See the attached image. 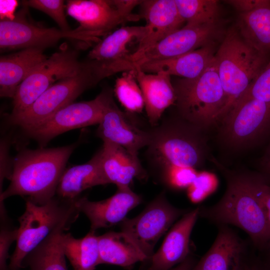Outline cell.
<instances>
[{"label": "cell", "instance_id": "1", "mask_svg": "<svg viewBox=\"0 0 270 270\" xmlns=\"http://www.w3.org/2000/svg\"><path fill=\"white\" fill-rule=\"evenodd\" d=\"M224 176V194L216 204L200 207L199 216L217 226L241 228L258 251L269 240L270 235L264 205L255 186V174L225 171Z\"/></svg>", "mask_w": 270, "mask_h": 270}, {"label": "cell", "instance_id": "2", "mask_svg": "<svg viewBox=\"0 0 270 270\" xmlns=\"http://www.w3.org/2000/svg\"><path fill=\"white\" fill-rule=\"evenodd\" d=\"M76 146V144H74L21 150L14 160L10 184L0 194V204L13 196L25 197L38 204L54 198L66 162Z\"/></svg>", "mask_w": 270, "mask_h": 270}, {"label": "cell", "instance_id": "3", "mask_svg": "<svg viewBox=\"0 0 270 270\" xmlns=\"http://www.w3.org/2000/svg\"><path fill=\"white\" fill-rule=\"evenodd\" d=\"M270 54L251 45L236 26L226 31L214 56L226 103L218 122L246 91L266 66Z\"/></svg>", "mask_w": 270, "mask_h": 270}, {"label": "cell", "instance_id": "4", "mask_svg": "<svg viewBox=\"0 0 270 270\" xmlns=\"http://www.w3.org/2000/svg\"><path fill=\"white\" fill-rule=\"evenodd\" d=\"M201 130L180 116L165 118L149 130L148 156L161 169L168 166L199 168L206 156Z\"/></svg>", "mask_w": 270, "mask_h": 270}, {"label": "cell", "instance_id": "5", "mask_svg": "<svg viewBox=\"0 0 270 270\" xmlns=\"http://www.w3.org/2000/svg\"><path fill=\"white\" fill-rule=\"evenodd\" d=\"M74 200L53 198L38 204L26 200V208L18 220L16 248L10 258V270H20L27 255L57 228H68L79 214Z\"/></svg>", "mask_w": 270, "mask_h": 270}, {"label": "cell", "instance_id": "6", "mask_svg": "<svg viewBox=\"0 0 270 270\" xmlns=\"http://www.w3.org/2000/svg\"><path fill=\"white\" fill-rule=\"evenodd\" d=\"M109 76L101 62L89 59L82 62L81 68L74 75L52 85L23 112L10 114L9 122L24 130L32 128L74 102L84 91Z\"/></svg>", "mask_w": 270, "mask_h": 270}, {"label": "cell", "instance_id": "7", "mask_svg": "<svg viewBox=\"0 0 270 270\" xmlns=\"http://www.w3.org/2000/svg\"><path fill=\"white\" fill-rule=\"evenodd\" d=\"M179 116L200 130L218 122L226 96L215 60L198 77L172 82Z\"/></svg>", "mask_w": 270, "mask_h": 270}, {"label": "cell", "instance_id": "8", "mask_svg": "<svg viewBox=\"0 0 270 270\" xmlns=\"http://www.w3.org/2000/svg\"><path fill=\"white\" fill-rule=\"evenodd\" d=\"M82 64L76 51L66 45L62 46L58 52L38 65L18 86L13 98L10 115L24 112L52 85L74 75Z\"/></svg>", "mask_w": 270, "mask_h": 270}, {"label": "cell", "instance_id": "9", "mask_svg": "<svg viewBox=\"0 0 270 270\" xmlns=\"http://www.w3.org/2000/svg\"><path fill=\"white\" fill-rule=\"evenodd\" d=\"M220 122L222 136L230 146L256 144L270 134V104L254 98L239 99Z\"/></svg>", "mask_w": 270, "mask_h": 270}, {"label": "cell", "instance_id": "10", "mask_svg": "<svg viewBox=\"0 0 270 270\" xmlns=\"http://www.w3.org/2000/svg\"><path fill=\"white\" fill-rule=\"evenodd\" d=\"M63 38H68L90 45L99 42V38L79 30L64 31L54 28H44L30 22L26 9L15 14L12 20L0 22V47L2 50L37 48L42 49L53 46Z\"/></svg>", "mask_w": 270, "mask_h": 270}, {"label": "cell", "instance_id": "11", "mask_svg": "<svg viewBox=\"0 0 270 270\" xmlns=\"http://www.w3.org/2000/svg\"><path fill=\"white\" fill-rule=\"evenodd\" d=\"M142 1L69 0L66 8L68 14L79 22L78 29L99 38L120 24L138 20L140 17L132 12Z\"/></svg>", "mask_w": 270, "mask_h": 270}, {"label": "cell", "instance_id": "12", "mask_svg": "<svg viewBox=\"0 0 270 270\" xmlns=\"http://www.w3.org/2000/svg\"><path fill=\"white\" fill-rule=\"evenodd\" d=\"M188 210L172 205L164 193L153 200L138 216L126 218L120 223L122 232L126 234L150 260L154 248L174 222Z\"/></svg>", "mask_w": 270, "mask_h": 270}, {"label": "cell", "instance_id": "13", "mask_svg": "<svg viewBox=\"0 0 270 270\" xmlns=\"http://www.w3.org/2000/svg\"><path fill=\"white\" fill-rule=\"evenodd\" d=\"M111 90L106 88L92 100L72 102L25 131L43 148L53 138L64 132L98 124L105 108L113 98Z\"/></svg>", "mask_w": 270, "mask_h": 270}, {"label": "cell", "instance_id": "14", "mask_svg": "<svg viewBox=\"0 0 270 270\" xmlns=\"http://www.w3.org/2000/svg\"><path fill=\"white\" fill-rule=\"evenodd\" d=\"M226 31L220 22L212 24H186L140 54L132 56L134 70L151 62L174 58L208 44L218 42Z\"/></svg>", "mask_w": 270, "mask_h": 270}, {"label": "cell", "instance_id": "15", "mask_svg": "<svg viewBox=\"0 0 270 270\" xmlns=\"http://www.w3.org/2000/svg\"><path fill=\"white\" fill-rule=\"evenodd\" d=\"M96 130L103 142L118 145L134 155L148 146L150 142V130L140 129L130 120L127 114L117 106L113 98L105 108Z\"/></svg>", "mask_w": 270, "mask_h": 270}, {"label": "cell", "instance_id": "16", "mask_svg": "<svg viewBox=\"0 0 270 270\" xmlns=\"http://www.w3.org/2000/svg\"><path fill=\"white\" fill-rule=\"evenodd\" d=\"M140 196L130 187L118 188L110 197L97 202L89 200L86 197L78 198L74 204L79 212L84 214L90 222V231L108 228L120 223L131 210L138 205Z\"/></svg>", "mask_w": 270, "mask_h": 270}, {"label": "cell", "instance_id": "17", "mask_svg": "<svg viewBox=\"0 0 270 270\" xmlns=\"http://www.w3.org/2000/svg\"><path fill=\"white\" fill-rule=\"evenodd\" d=\"M145 19V32L138 42L135 56L182 28L184 20L179 14L174 0H145L140 4Z\"/></svg>", "mask_w": 270, "mask_h": 270}, {"label": "cell", "instance_id": "18", "mask_svg": "<svg viewBox=\"0 0 270 270\" xmlns=\"http://www.w3.org/2000/svg\"><path fill=\"white\" fill-rule=\"evenodd\" d=\"M144 32V26L121 27L98 42L89 52L88 58L104 63L114 74L134 70L128 46L134 40L138 43Z\"/></svg>", "mask_w": 270, "mask_h": 270}, {"label": "cell", "instance_id": "19", "mask_svg": "<svg viewBox=\"0 0 270 270\" xmlns=\"http://www.w3.org/2000/svg\"><path fill=\"white\" fill-rule=\"evenodd\" d=\"M215 240L192 270H238L250 241L228 225L218 226Z\"/></svg>", "mask_w": 270, "mask_h": 270}, {"label": "cell", "instance_id": "20", "mask_svg": "<svg viewBox=\"0 0 270 270\" xmlns=\"http://www.w3.org/2000/svg\"><path fill=\"white\" fill-rule=\"evenodd\" d=\"M200 207L189 210L172 227L159 250L154 253L146 270H170L190 254V239L199 216Z\"/></svg>", "mask_w": 270, "mask_h": 270}, {"label": "cell", "instance_id": "21", "mask_svg": "<svg viewBox=\"0 0 270 270\" xmlns=\"http://www.w3.org/2000/svg\"><path fill=\"white\" fill-rule=\"evenodd\" d=\"M134 70L142 92L148 122L152 127L155 126L159 124L166 110L176 103L171 76L164 72L146 73L139 68Z\"/></svg>", "mask_w": 270, "mask_h": 270}, {"label": "cell", "instance_id": "22", "mask_svg": "<svg viewBox=\"0 0 270 270\" xmlns=\"http://www.w3.org/2000/svg\"><path fill=\"white\" fill-rule=\"evenodd\" d=\"M100 150L102 166L109 184H115L118 188H127L134 178L146 177L138 156L124 148L104 142Z\"/></svg>", "mask_w": 270, "mask_h": 270}, {"label": "cell", "instance_id": "23", "mask_svg": "<svg viewBox=\"0 0 270 270\" xmlns=\"http://www.w3.org/2000/svg\"><path fill=\"white\" fill-rule=\"evenodd\" d=\"M43 49L24 48L0 58V95L14 98L18 86L48 56Z\"/></svg>", "mask_w": 270, "mask_h": 270}, {"label": "cell", "instance_id": "24", "mask_svg": "<svg viewBox=\"0 0 270 270\" xmlns=\"http://www.w3.org/2000/svg\"><path fill=\"white\" fill-rule=\"evenodd\" d=\"M216 46L217 42L212 43L174 58L146 62L136 68L146 73L164 72L170 76L194 78L200 76L214 60Z\"/></svg>", "mask_w": 270, "mask_h": 270}, {"label": "cell", "instance_id": "25", "mask_svg": "<svg viewBox=\"0 0 270 270\" xmlns=\"http://www.w3.org/2000/svg\"><path fill=\"white\" fill-rule=\"evenodd\" d=\"M108 184L102 166L99 150L86 163L64 170L58 184L56 194L62 199L74 200L84 190Z\"/></svg>", "mask_w": 270, "mask_h": 270}, {"label": "cell", "instance_id": "26", "mask_svg": "<svg viewBox=\"0 0 270 270\" xmlns=\"http://www.w3.org/2000/svg\"><path fill=\"white\" fill-rule=\"evenodd\" d=\"M100 264L130 268L148 260L132 240L122 232H110L98 236Z\"/></svg>", "mask_w": 270, "mask_h": 270}, {"label": "cell", "instance_id": "27", "mask_svg": "<svg viewBox=\"0 0 270 270\" xmlns=\"http://www.w3.org/2000/svg\"><path fill=\"white\" fill-rule=\"evenodd\" d=\"M68 228H57L25 258L22 268L30 270H68L62 244L64 231Z\"/></svg>", "mask_w": 270, "mask_h": 270}, {"label": "cell", "instance_id": "28", "mask_svg": "<svg viewBox=\"0 0 270 270\" xmlns=\"http://www.w3.org/2000/svg\"><path fill=\"white\" fill-rule=\"evenodd\" d=\"M62 244L66 256L74 270H95L100 264L98 238L90 231L84 237L76 238L64 233Z\"/></svg>", "mask_w": 270, "mask_h": 270}, {"label": "cell", "instance_id": "29", "mask_svg": "<svg viewBox=\"0 0 270 270\" xmlns=\"http://www.w3.org/2000/svg\"><path fill=\"white\" fill-rule=\"evenodd\" d=\"M236 26L254 47L262 52L270 54V7L240 14Z\"/></svg>", "mask_w": 270, "mask_h": 270}, {"label": "cell", "instance_id": "30", "mask_svg": "<svg viewBox=\"0 0 270 270\" xmlns=\"http://www.w3.org/2000/svg\"><path fill=\"white\" fill-rule=\"evenodd\" d=\"M178 12L186 24L198 26L220 22L218 1L216 0H174Z\"/></svg>", "mask_w": 270, "mask_h": 270}, {"label": "cell", "instance_id": "31", "mask_svg": "<svg viewBox=\"0 0 270 270\" xmlns=\"http://www.w3.org/2000/svg\"><path fill=\"white\" fill-rule=\"evenodd\" d=\"M114 92L118 100L128 113L141 112L144 101L136 76L135 70L122 72L116 80Z\"/></svg>", "mask_w": 270, "mask_h": 270}, {"label": "cell", "instance_id": "32", "mask_svg": "<svg viewBox=\"0 0 270 270\" xmlns=\"http://www.w3.org/2000/svg\"><path fill=\"white\" fill-rule=\"evenodd\" d=\"M22 3L26 7H31L40 10L51 17L64 31L72 30L64 14V2L62 0H28Z\"/></svg>", "mask_w": 270, "mask_h": 270}, {"label": "cell", "instance_id": "33", "mask_svg": "<svg viewBox=\"0 0 270 270\" xmlns=\"http://www.w3.org/2000/svg\"><path fill=\"white\" fill-rule=\"evenodd\" d=\"M246 98H254L270 104V59L264 70L238 100Z\"/></svg>", "mask_w": 270, "mask_h": 270}, {"label": "cell", "instance_id": "34", "mask_svg": "<svg viewBox=\"0 0 270 270\" xmlns=\"http://www.w3.org/2000/svg\"><path fill=\"white\" fill-rule=\"evenodd\" d=\"M162 170L166 182L177 188L188 187L197 175L194 169L192 168L168 166Z\"/></svg>", "mask_w": 270, "mask_h": 270}, {"label": "cell", "instance_id": "35", "mask_svg": "<svg viewBox=\"0 0 270 270\" xmlns=\"http://www.w3.org/2000/svg\"><path fill=\"white\" fill-rule=\"evenodd\" d=\"M18 228L12 230L1 226L0 232V270H10L6 262L9 258L8 250L14 240H16Z\"/></svg>", "mask_w": 270, "mask_h": 270}, {"label": "cell", "instance_id": "36", "mask_svg": "<svg viewBox=\"0 0 270 270\" xmlns=\"http://www.w3.org/2000/svg\"><path fill=\"white\" fill-rule=\"evenodd\" d=\"M254 182L257 194L264 208L270 240V185L258 174H256Z\"/></svg>", "mask_w": 270, "mask_h": 270}, {"label": "cell", "instance_id": "37", "mask_svg": "<svg viewBox=\"0 0 270 270\" xmlns=\"http://www.w3.org/2000/svg\"><path fill=\"white\" fill-rule=\"evenodd\" d=\"M224 2L233 6L240 14H248L260 8L270 7V0H228Z\"/></svg>", "mask_w": 270, "mask_h": 270}, {"label": "cell", "instance_id": "38", "mask_svg": "<svg viewBox=\"0 0 270 270\" xmlns=\"http://www.w3.org/2000/svg\"><path fill=\"white\" fill-rule=\"evenodd\" d=\"M238 270H270L259 257L252 243L246 253Z\"/></svg>", "mask_w": 270, "mask_h": 270}, {"label": "cell", "instance_id": "39", "mask_svg": "<svg viewBox=\"0 0 270 270\" xmlns=\"http://www.w3.org/2000/svg\"><path fill=\"white\" fill-rule=\"evenodd\" d=\"M0 2L1 20H12L16 14L14 11L18 4L17 1L0 0Z\"/></svg>", "mask_w": 270, "mask_h": 270}, {"label": "cell", "instance_id": "40", "mask_svg": "<svg viewBox=\"0 0 270 270\" xmlns=\"http://www.w3.org/2000/svg\"><path fill=\"white\" fill-rule=\"evenodd\" d=\"M260 166V172L258 174L268 184L270 185V146L262 158Z\"/></svg>", "mask_w": 270, "mask_h": 270}, {"label": "cell", "instance_id": "41", "mask_svg": "<svg viewBox=\"0 0 270 270\" xmlns=\"http://www.w3.org/2000/svg\"><path fill=\"white\" fill-rule=\"evenodd\" d=\"M256 252L261 260L270 270V240L261 249Z\"/></svg>", "mask_w": 270, "mask_h": 270}, {"label": "cell", "instance_id": "42", "mask_svg": "<svg viewBox=\"0 0 270 270\" xmlns=\"http://www.w3.org/2000/svg\"><path fill=\"white\" fill-rule=\"evenodd\" d=\"M196 262L190 254L185 260L170 270H192Z\"/></svg>", "mask_w": 270, "mask_h": 270}]
</instances>
